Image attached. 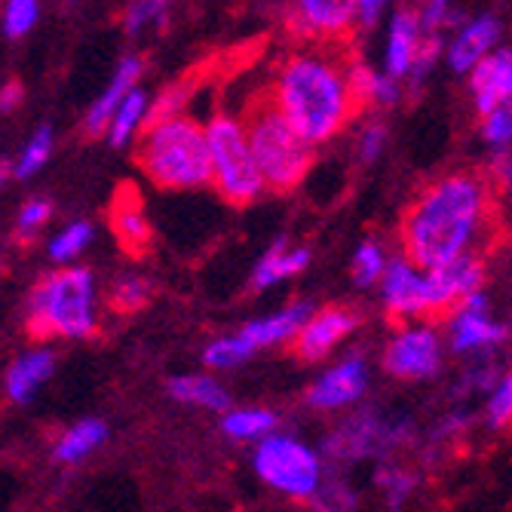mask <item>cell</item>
<instances>
[{
	"label": "cell",
	"mask_w": 512,
	"mask_h": 512,
	"mask_svg": "<svg viewBox=\"0 0 512 512\" xmlns=\"http://www.w3.org/2000/svg\"><path fill=\"white\" fill-rule=\"evenodd\" d=\"M497 227V194L482 172H448L414 197L399 224L402 255L421 270L482 255Z\"/></svg>",
	"instance_id": "cell-1"
},
{
	"label": "cell",
	"mask_w": 512,
	"mask_h": 512,
	"mask_svg": "<svg viewBox=\"0 0 512 512\" xmlns=\"http://www.w3.org/2000/svg\"><path fill=\"white\" fill-rule=\"evenodd\" d=\"M341 46L322 43L295 50L283 59L270 86L273 105L310 148L332 142L359 111L347 77L353 59Z\"/></svg>",
	"instance_id": "cell-2"
},
{
	"label": "cell",
	"mask_w": 512,
	"mask_h": 512,
	"mask_svg": "<svg viewBox=\"0 0 512 512\" xmlns=\"http://www.w3.org/2000/svg\"><path fill=\"white\" fill-rule=\"evenodd\" d=\"M25 329L34 341H89L99 332V279L89 267H56L31 289Z\"/></svg>",
	"instance_id": "cell-3"
},
{
	"label": "cell",
	"mask_w": 512,
	"mask_h": 512,
	"mask_svg": "<svg viewBox=\"0 0 512 512\" xmlns=\"http://www.w3.org/2000/svg\"><path fill=\"white\" fill-rule=\"evenodd\" d=\"M135 160L151 184L163 191L209 188V151L203 123L181 114L142 129L135 138Z\"/></svg>",
	"instance_id": "cell-4"
},
{
	"label": "cell",
	"mask_w": 512,
	"mask_h": 512,
	"mask_svg": "<svg viewBox=\"0 0 512 512\" xmlns=\"http://www.w3.org/2000/svg\"><path fill=\"white\" fill-rule=\"evenodd\" d=\"M240 120L246 129L255 169L264 181V191L292 194L295 188H301V181L313 166V148L279 114V108L270 99V89L258 92L246 108V117Z\"/></svg>",
	"instance_id": "cell-5"
},
{
	"label": "cell",
	"mask_w": 512,
	"mask_h": 512,
	"mask_svg": "<svg viewBox=\"0 0 512 512\" xmlns=\"http://www.w3.org/2000/svg\"><path fill=\"white\" fill-rule=\"evenodd\" d=\"M206 151H209V184L230 206H252L264 194V181L255 169L246 129L237 114L218 111L206 126Z\"/></svg>",
	"instance_id": "cell-6"
},
{
	"label": "cell",
	"mask_w": 512,
	"mask_h": 512,
	"mask_svg": "<svg viewBox=\"0 0 512 512\" xmlns=\"http://www.w3.org/2000/svg\"><path fill=\"white\" fill-rule=\"evenodd\" d=\"M252 470L270 491L298 503L316 500L325 476H329L325 473L322 454L313 445H307L295 433H279V430L255 442Z\"/></svg>",
	"instance_id": "cell-7"
},
{
	"label": "cell",
	"mask_w": 512,
	"mask_h": 512,
	"mask_svg": "<svg viewBox=\"0 0 512 512\" xmlns=\"http://www.w3.org/2000/svg\"><path fill=\"white\" fill-rule=\"evenodd\" d=\"M417 427L411 417H384L375 408H362L341 421L322 451L332 463H359V460H387L390 454L414 445Z\"/></svg>",
	"instance_id": "cell-8"
},
{
	"label": "cell",
	"mask_w": 512,
	"mask_h": 512,
	"mask_svg": "<svg viewBox=\"0 0 512 512\" xmlns=\"http://www.w3.org/2000/svg\"><path fill=\"white\" fill-rule=\"evenodd\" d=\"M442 365L445 341L430 322H405L384 347V371L396 381H433Z\"/></svg>",
	"instance_id": "cell-9"
},
{
	"label": "cell",
	"mask_w": 512,
	"mask_h": 512,
	"mask_svg": "<svg viewBox=\"0 0 512 512\" xmlns=\"http://www.w3.org/2000/svg\"><path fill=\"white\" fill-rule=\"evenodd\" d=\"M454 356H491L494 350L506 347L509 341V322L491 316L488 292H476L463 298L457 310L445 316V338Z\"/></svg>",
	"instance_id": "cell-10"
},
{
	"label": "cell",
	"mask_w": 512,
	"mask_h": 512,
	"mask_svg": "<svg viewBox=\"0 0 512 512\" xmlns=\"http://www.w3.org/2000/svg\"><path fill=\"white\" fill-rule=\"evenodd\" d=\"M368 381H371L368 359L353 350V353L341 356L335 365H329L322 371V375L307 387L304 402L313 411L335 414V411L359 405L365 399V393H368Z\"/></svg>",
	"instance_id": "cell-11"
},
{
	"label": "cell",
	"mask_w": 512,
	"mask_h": 512,
	"mask_svg": "<svg viewBox=\"0 0 512 512\" xmlns=\"http://www.w3.org/2000/svg\"><path fill=\"white\" fill-rule=\"evenodd\" d=\"M359 322H362V316L350 304H329V307L313 310L292 341L295 359H301L307 365L325 362L359 329Z\"/></svg>",
	"instance_id": "cell-12"
},
{
	"label": "cell",
	"mask_w": 512,
	"mask_h": 512,
	"mask_svg": "<svg viewBox=\"0 0 512 512\" xmlns=\"http://www.w3.org/2000/svg\"><path fill=\"white\" fill-rule=\"evenodd\" d=\"M427 273V295H430V319H445L463 298L485 292L488 283V261L485 255H463Z\"/></svg>",
	"instance_id": "cell-13"
},
{
	"label": "cell",
	"mask_w": 512,
	"mask_h": 512,
	"mask_svg": "<svg viewBox=\"0 0 512 512\" xmlns=\"http://www.w3.org/2000/svg\"><path fill=\"white\" fill-rule=\"evenodd\" d=\"M378 286H381V304L390 319L396 322L430 319L427 273L421 267H414L405 255H390Z\"/></svg>",
	"instance_id": "cell-14"
},
{
	"label": "cell",
	"mask_w": 512,
	"mask_h": 512,
	"mask_svg": "<svg viewBox=\"0 0 512 512\" xmlns=\"http://www.w3.org/2000/svg\"><path fill=\"white\" fill-rule=\"evenodd\" d=\"M313 310L316 307L310 301H292V304L279 307V310H273L267 316H258V319L243 322L234 335L249 347L252 356H258L261 350H273V347L292 344L295 335L301 332V325L307 322V316Z\"/></svg>",
	"instance_id": "cell-15"
},
{
	"label": "cell",
	"mask_w": 512,
	"mask_h": 512,
	"mask_svg": "<svg viewBox=\"0 0 512 512\" xmlns=\"http://www.w3.org/2000/svg\"><path fill=\"white\" fill-rule=\"evenodd\" d=\"M356 25L353 0H298L292 31L322 43H344Z\"/></svg>",
	"instance_id": "cell-16"
},
{
	"label": "cell",
	"mask_w": 512,
	"mask_h": 512,
	"mask_svg": "<svg viewBox=\"0 0 512 512\" xmlns=\"http://www.w3.org/2000/svg\"><path fill=\"white\" fill-rule=\"evenodd\" d=\"M56 365L59 356L50 347H28L25 353H19L10 365H7V375H4V393L13 405H31L37 399V393L46 387L56 375Z\"/></svg>",
	"instance_id": "cell-17"
},
{
	"label": "cell",
	"mask_w": 512,
	"mask_h": 512,
	"mask_svg": "<svg viewBox=\"0 0 512 512\" xmlns=\"http://www.w3.org/2000/svg\"><path fill=\"white\" fill-rule=\"evenodd\" d=\"M470 96L479 117L509 105L512 99V53L497 50L488 53L473 71H470Z\"/></svg>",
	"instance_id": "cell-18"
},
{
	"label": "cell",
	"mask_w": 512,
	"mask_h": 512,
	"mask_svg": "<svg viewBox=\"0 0 512 512\" xmlns=\"http://www.w3.org/2000/svg\"><path fill=\"white\" fill-rule=\"evenodd\" d=\"M500 40V19L485 13L470 22H463L454 40L448 43V68L454 74H470L488 53H494V46Z\"/></svg>",
	"instance_id": "cell-19"
},
{
	"label": "cell",
	"mask_w": 512,
	"mask_h": 512,
	"mask_svg": "<svg viewBox=\"0 0 512 512\" xmlns=\"http://www.w3.org/2000/svg\"><path fill=\"white\" fill-rule=\"evenodd\" d=\"M108 215H111V230L129 255H145L151 249V221L135 188L123 184L111 200Z\"/></svg>",
	"instance_id": "cell-20"
},
{
	"label": "cell",
	"mask_w": 512,
	"mask_h": 512,
	"mask_svg": "<svg viewBox=\"0 0 512 512\" xmlns=\"http://www.w3.org/2000/svg\"><path fill=\"white\" fill-rule=\"evenodd\" d=\"M313 261V252L310 246H292L286 237L273 240V246L258 258L255 270H252V279L249 286L255 292H267L279 283H289L292 276L304 273Z\"/></svg>",
	"instance_id": "cell-21"
},
{
	"label": "cell",
	"mask_w": 512,
	"mask_h": 512,
	"mask_svg": "<svg viewBox=\"0 0 512 512\" xmlns=\"http://www.w3.org/2000/svg\"><path fill=\"white\" fill-rule=\"evenodd\" d=\"M421 37H424V31H421V22H417L414 10L402 7L393 13L390 31H387V46H384V74L390 80L402 83L408 77Z\"/></svg>",
	"instance_id": "cell-22"
},
{
	"label": "cell",
	"mask_w": 512,
	"mask_h": 512,
	"mask_svg": "<svg viewBox=\"0 0 512 512\" xmlns=\"http://www.w3.org/2000/svg\"><path fill=\"white\" fill-rule=\"evenodd\" d=\"M142 71H145V62L138 59V56L120 59V65H117L111 83L105 86V92H102V96L96 99V105H92L89 114H86V132H89L92 138H102V135H105L111 114L117 111V105L129 96V92L138 86V77H142Z\"/></svg>",
	"instance_id": "cell-23"
},
{
	"label": "cell",
	"mask_w": 512,
	"mask_h": 512,
	"mask_svg": "<svg viewBox=\"0 0 512 512\" xmlns=\"http://www.w3.org/2000/svg\"><path fill=\"white\" fill-rule=\"evenodd\" d=\"M111 436V427L108 421H102V417H83V421L65 427L56 442H53V463H59V467H77V463H83L86 457L96 454Z\"/></svg>",
	"instance_id": "cell-24"
},
{
	"label": "cell",
	"mask_w": 512,
	"mask_h": 512,
	"mask_svg": "<svg viewBox=\"0 0 512 512\" xmlns=\"http://www.w3.org/2000/svg\"><path fill=\"white\" fill-rule=\"evenodd\" d=\"M166 393L181 402V405H191V408H203V411H215V414H224L230 405V393L227 387L215 378V375H175L166 381Z\"/></svg>",
	"instance_id": "cell-25"
},
{
	"label": "cell",
	"mask_w": 512,
	"mask_h": 512,
	"mask_svg": "<svg viewBox=\"0 0 512 512\" xmlns=\"http://www.w3.org/2000/svg\"><path fill=\"white\" fill-rule=\"evenodd\" d=\"M279 430V414L264 405H230L221 414V433L230 442H261Z\"/></svg>",
	"instance_id": "cell-26"
},
{
	"label": "cell",
	"mask_w": 512,
	"mask_h": 512,
	"mask_svg": "<svg viewBox=\"0 0 512 512\" xmlns=\"http://www.w3.org/2000/svg\"><path fill=\"white\" fill-rule=\"evenodd\" d=\"M350 92L359 108L365 105H378V108H393L402 99V83L390 80L384 71L368 68L365 62H350Z\"/></svg>",
	"instance_id": "cell-27"
},
{
	"label": "cell",
	"mask_w": 512,
	"mask_h": 512,
	"mask_svg": "<svg viewBox=\"0 0 512 512\" xmlns=\"http://www.w3.org/2000/svg\"><path fill=\"white\" fill-rule=\"evenodd\" d=\"M148 105H151L148 92L138 89V86L117 105V111L111 114L108 129H105L111 148H129V145H135V138L142 135L145 120H148Z\"/></svg>",
	"instance_id": "cell-28"
},
{
	"label": "cell",
	"mask_w": 512,
	"mask_h": 512,
	"mask_svg": "<svg viewBox=\"0 0 512 512\" xmlns=\"http://www.w3.org/2000/svg\"><path fill=\"white\" fill-rule=\"evenodd\" d=\"M92 243H96V224L86 221V218H77V221H68L59 234L50 240L46 252H50V261L59 264V267H71Z\"/></svg>",
	"instance_id": "cell-29"
},
{
	"label": "cell",
	"mask_w": 512,
	"mask_h": 512,
	"mask_svg": "<svg viewBox=\"0 0 512 512\" xmlns=\"http://www.w3.org/2000/svg\"><path fill=\"white\" fill-rule=\"evenodd\" d=\"M417 482H421V479H417V473L408 470V467H402V463L384 460L381 467L375 470V485L384 494L390 512H402V506L408 503V497L417 491Z\"/></svg>",
	"instance_id": "cell-30"
},
{
	"label": "cell",
	"mask_w": 512,
	"mask_h": 512,
	"mask_svg": "<svg viewBox=\"0 0 512 512\" xmlns=\"http://www.w3.org/2000/svg\"><path fill=\"white\" fill-rule=\"evenodd\" d=\"M387 261H390V255H387L384 243L375 240V237H365V240L356 246L353 258H350V276H353V283H356L359 289L378 286V283H381V276H384Z\"/></svg>",
	"instance_id": "cell-31"
},
{
	"label": "cell",
	"mask_w": 512,
	"mask_h": 512,
	"mask_svg": "<svg viewBox=\"0 0 512 512\" xmlns=\"http://www.w3.org/2000/svg\"><path fill=\"white\" fill-rule=\"evenodd\" d=\"M53 126H37L34 132H31V138L25 142V148H22V154H19V160L13 163V178H31V175H37L43 166H46V160H50V154H53Z\"/></svg>",
	"instance_id": "cell-32"
},
{
	"label": "cell",
	"mask_w": 512,
	"mask_h": 512,
	"mask_svg": "<svg viewBox=\"0 0 512 512\" xmlns=\"http://www.w3.org/2000/svg\"><path fill=\"white\" fill-rule=\"evenodd\" d=\"M252 359L249 347L237 335H218L203 347V362L212 371H227V368H240Z\"/></svg>",
	"instance_id": "cell-33"
},
{
	"label": "cell",
	"mask_w": 512,
	"mask_h": 512,
	"mask_svg": "<svg viewBox=\"0 0 512 512\" xmlns=\"http://www.w3.org/2000/svg\"><path fill=\"white\" fill-rule=\"evenodd\" d=\"M40 19V0H4L0 4V28L10 40L25 37Z\"/></svg>",
	"instance_id": "cell-34"
},
{
	"label": "cell",
	"mask_w": 512,
	"mask_h": 512,
	"mask_svg": "<svg viewBox=\"0 0 512 512\" xmlns=\"http://www.w3.org/2000/svg\"><path fill=\"white\" fill-rule=\"evenodd\" d=\"M108 301H111V307H114L117 313H135V310H142V307L151 301V286H148V279L135 276V273L120 276L117 283L111 286Z\"/></svg>",
	"instance_id": "cell-35"
},
{
	"label": "cell",
	"mask_w": 512,
	"mask_h": 512,
	"mask_svg": "<svg viewBox=\"0 0 512 512\" xmlns=\"http://www.w3.org/2000/svg\"><path fill=\"white\" fill-rule=\"evenodd\" d=\"M191 92H194V86H191L188 80L166 86V89L160 92V96H154V102L148 105V120H145V126L160 123V120L181 117V114H184V105L191 102Z\"/></svg>",
	"instance_id": "cell-36"
},
{
	"label": "cell",
	"mask_w": 512,
	"mask_h": 512,
	"mask_svg": "<svg viewBox=\"0 0 512 512\" xmlns=\"http://www.w3.org/2000/svg\"><path fill=\"white\" fill-rule=\"evenodd\" d=\"M512 421V378L503 371L500 381L488 390L485 399V427L488 430H506Z\"/></svg>",
	"instance_id": "cell-37"
},
{
	"label": "cell",
	"mask_w": 512,
	"mask_h": 512,
	"mask_svg": "<svg viewBox=\"0 0 512 512\" xmlns=\"http://www.w3.org/2000/svg\"><path fill=\"white\" fill-rule=\"evenodd\" d=\"M50 218H53V203L50 200H43V197L25 200L19 215H16V237L22 243H31L40 234V230L50 224Z\"/></svg>",
	"instance_id": "cell-38"
},
{
	"label": "cell",
	"mask_w": 512,
	"mask_h": 512,
	"mask_svg": "<svg viewBox=\"0 0 512 512\" xmlns=\"http://www.w3.org/2000/svg\"><path fill=\"white\" fill-rule=\"evenodd\" d=\"M442 53H445V40H442V34H427V31H424L421 43H417V53H414L411 71H408L405 80H411V86H421L424 77L436 68V62H439Z\"/></svg>",
	"instance_id": "cell-39"
},
{
	"label": "cell",
	"mask_w": 512,
	"mask_h": 512,
	"mask_svg": "<svg viewBox=\"0 0 512 512\" xmlns=\"http://www.w3.org/2000/svg\"><path fill=\"white\" fill-rule=\"evenodd\" d=\"M482 138L491 145V151H509V142H512V111H509V105L482 117Z\"/></svg>",
	"instance_id": "cell-40"
},
{
	"label": "cell",
	"mask_w": 512,
	"mask_h": 512,
	"mask_svg": "<svg viewBox=\"0 0 512 512\" xmlns=\"http://www.w3.org/2000/svg\"><path fill=\"white\" fill-rule=\"evenodd\" d=\"M166 4H169V0H132L126 16H123L126 31L129 34H142V28L160 22L163 13H166Z\"/></svg>",
	"instance_id": "cell-41"
},
{
	"label": "cell",
	"mask_w": 512,
	"mask_h": 512,
	"mask_svg": "<svg viewBox=\"0 0 512 512\" xmlns=\"http://www.w3.org/2000/svg\"><path fill=\"white\" fill-rule=\"evenodd\" d=\"M384 148H387V126L378 123V120L365 123V129L359 132V148H356L359 160L362 163H375L384 154Z\"/></svg>",
	"instance_id": "cell-42"
},
{
	"label": "cell",
	"mask_w": 512,
	"mask_h": 512,
	"mask_svg": "<svg viewBox=\"0 0 512 512\" xmlns=\"http://www.w3.org/2000/svg\"><path fill=\"white\" fill-rule=\"evenodd\" d=\"M506 368H497L491 359H482V365H473L467 375H463V381H460V393H473V390H491L497 381H500V375H503Z\"/></svg>",
	"instance_id": "cell-43"
},
{
	"label": "cell",
	"mask_w": 512,
	"mask_h": 512,
	"mask_svg": "<svg viewBox=\"0 0 512 512\" xmlns=\"http://www.w3.org/2000/svg\"><path fill=\"white\" fill-rule=\"evenodd\" d=\"M473 427V414H467V411H451V414H445L442 421L436 424V430H433V436H430V442H445V439H457V436H463Z\"/></svg>",
	"instance_id": "cell-44"
},
{
	"label": "cell",
	"mask_w": 512,
	"mask_h": 512,
	"mask_svg": "<svg viewBox=\"0 0 512 512\" xmlns=\"http://www.w3.org/2000/svg\"><path fill=\"white\" fill-rule=\"evenodd\" d=\"M353 4H356V22L362 28H375L390 0H353Z\"/></svg>",
	"instance_id": "cell-45"
},
{
	"label": "cell",
	"mask_w": 512,
	"mask_h": 512,
	"mask_svg": "<svg viewBox=\"0 0 512 512\" xmlns=\"http://www.w3.org/2000/svg\"><path fill=\"white\" fill-rule=\"evenodd\" d=\"M25 102V86L19 80H7L0 86V114H13Z\"/></svg>",
	"instance_id": "cell-46"
},
{
	"label": "cell",
	"mask_w": 512,
	"mask_h": 512,
	"mask_svg": "<svg viewBox=\"0 0 512 512\" xmlns=\"http://www.w3.org/2000/svg\"><path fill=\"white\" fill-rule=\"evenodd\" d=\"M509 175H512V160H509V151H494V157H491V163H488V181L494 184L497 178H500V184L506 188L509 184Z\"/></svg>",
	"instance_id": "cell-47"
},
{
	"label": "cell",
	"mask_w": 512,
	"mask_h": 512,
	"mask_svg": "<svg viewBox=\"0 0 512 512\" xmlns=\"http://www.w3.org/2000/svg\"><path fill=\"white\" fill-rule=\"evenodd\" d=\"M10 178H13V166L7 160H0V188H4Z\"/></svg>",
	"instance_id": "cell-48"
},
{
	"label": "cell",
	"mask_w": 512,
	"mask_h": 512,
	"mask_svg": "<svg viewBox=\"0 0 512 512\" xmlns=\"http://www.w3.org/2000/svg\"><path fill=\"white\" fill-rule=\"evenodd\" d=\"M316 512H338V509H329V506H316Z\"/></svg>",
	"instance_id": "cell-49"
}]
</instances>
